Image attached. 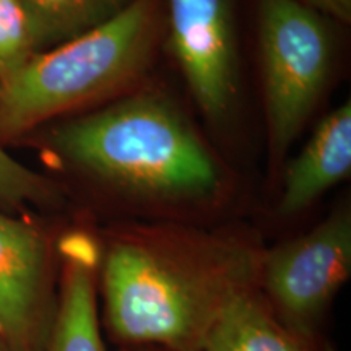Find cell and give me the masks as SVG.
I'll use <instances>...</instances> for the list:
<instances>
[{
  "instance_id": "1",
  "label": "cell",
  "mask_w": 351,
  "mask_h": 351,
  "mask_svg": "<svg viewBox=\"0 0 351 351\" xmlns=\"http://www.w3.org/2000/svg\"><path fill=\"white\" fill-rule=\"evenodd\" d=\"M263 249L226 231L130 225L101 245L104 320L122 346L202 351L239 296L258 289Z\"/></svg>"
},
{
  "instance_id": "2",
  "label": "cell",
  "mask_w": 351,
  "mask_h": 351,
  "mask_svg": "<svg viewBox=\"0 0 351 351\" xmlns=\"http://www.w3.org/2000/svg\"><path fill=\"white\" fill-rule=\"evenodd\" d=\"M56 156L114 194L150 205L213 200L223 169L187 117L156 93L129 96L49 135Z\"/></svg>"
},
{
  "instance_id": "3",
  "label": "cell",
  "mask_w": 351,
  "mask_h": 351,
  "mask_svg": "<svg viewBox=\"0 0 351 351\" xmlns=\"http://www.w3.org/2000/svg\"><path fill=\"white\" fill-rule=\"evenodd\" d=\"M160 7L161 0H135L106 23L34 54L0 90V140L134 85L155 56Z\"/></svg>"
},
{
  "instance_id": "4",
  "label": "cell",
  "mask_w": 351,
  "mask_h": 351,
  "mask_svg": "<svg viewBox=\"0 0 351 351\" xmlns=\"http://www.w3.org/2000/svg\"><path fill=\"white\" fill-rule=\"evenodd\" d=\"M258 36L270 142L282 156L326 90L330 29L326 16L298 0H258Z\"/></svg>"
},
{
  "instance_id": "5",
  "label": "cell",
  "mask_w": 351,
  "mask_h": 351,
  "mask_svg": "<svg viewBox=\"0 0 351 351\" xmlns=\"http://www.w3.org/2000/svg\"><path fill=\"white\" fill-rule=\"evenodd\" d=\"M351 274V213L340 207L313 230L262 252L258 291L288 326L317 330Z\"/></svg>"
},
{
  "instance_id": "6",
  "label": "cell",
  "mask_w": 351,
  "mask_h": 351,
  "mask_svg": "<svg viewBox=\"0 0 351 351\" xmlns=\"http://www.w3.org/2000/svg\"><path fill=\"white\" fill-rule=\"evenodd\" d=\"M176 57L208 119L230 114L238 90L234 12L231 0H166Z\"/></svg>"
},
{
  "instance_id": "7",
  "label": "cell",
  "mask_w": 351,
  "mask_h": 351,
  "mask_svg": "<svg viewBox=\"0 0 351 351\" xmlns=\"http://www.w3.org/2000/svg\"><path fill=\"white\" fill-rule=\"evenodd\" d=\"M49 271L43 232L0 213V337L10 351H39L49 337Z\"/></svg>"
},
{
  "instance_id": "8",
  "label": "cell",
  "mask_w": 351,
  "mask_h": 351,
  "mask_svg": "<svg viewBox=\"0 0 351 351\" xmlns=\"http://www.w3.org/2000/svg\"><path fill=\"white\" fill-rule=\"evenodd\" d=\"M60 289L47 351H106L99 330L96 293L101 243L86 231L65 234L59 243Z\"/></svg>"
},
{
  "instance_id": "9",
  "label": "cell",
  "mask_w": 351,
  "mask_h": 351,
  "mask_svg": "<svg viewBox=\"0 0 351 351\" xmlns=\"http://www.w3.org/2000/svg\"><path fill=\"white\" fill-rule=\"evenodd\" d=\"M351 171V104H341L320 122L285 174L280 212L295 215L311 207Z\"/></svg>"
},
{
  "instance_id": "10",
  "label": "cell",
  "mask_w": 351,
  "mask_h": 351,
  "mask_svg": "<svg viewBox=\"0 0 351 351\" xmlns=\"http://www.w3.org/2000/svg\"><path fill=\"white\" fill-rule=\"evenodd\" d=\"M202 351H333L317 330H300L276 317L258 289L228 307Z\"/></svg>"
},
{
  "instance_id": "11",
  "label": "cell",
  "mask_w": 351,
  "mask_h": 351,
  "mask_svg": "<svg viewBox=\"0 0 351 351\" xmlns=\"http://www.w3.org/2000/svg\"><path fill=\"white\" fill-rule=\"evenodd\" d=\"M135 0H20L36 54L106 23Z\"/></svg>"
},
{
  "instance_id": "12",
  "label": "cell",
  "mask_w": 351,
  "mask_h": 351,
  "mask_svg": "<svg viewBox=\"0 0 351 351\" xmlns=\"http://www.w3.org/2000/svg\"><path fill=\"white\" fill-rule=\"evenodd\" d=\"M34 54L20 0H0V90Z\"/></svg>"
},
{
  "instance_id": "13",
  "label": "cell",
  "mask_w": 351,
  "mask_h": 351,
  "mask_svg": "<svg viewBox=\"0 0 351 351\" xmlns=\"http://www.w3.org/2000/svg\"><path fill=\"white\" fill-rule=\"evenodd\" d=\"M57 199V187L8 155L0 145V205L21 207Z\"/></svg>"
},
{
  "instance_id": "14",
  "label": "cell",
  "mask_w": 351,
  "mask_h": 351,
  "mask_svg": "<svg viewBox=\"0 0 351 351\" xmlns=\"http://www.w3.org/2000/svg\"><path fill=\"white\" fill-rule=\"evenodd\" d=\"M302 5L313 8L322 16H332L340 21H350L351 0H298Z\"/></svg>"
},
{
  "instance_id": "15",
  "label": "cell",
  "mask_w": 351,
  "mask_h": 351,
  "mask_svg": "<svg viewBox=\"0 0 351 351\" xmlns=\"http://www.w3.org/2000/svg\"><path fill=\"white\" fill-rule=\"evenodd\" d=\"M119 351H173L160 346H121Z\"/></svg>"
},
{
  "instance_id": "16",
  "label": "cell",
  "mask_w": 351,
  "mask_h": 351,
  "mask_svg": "<svg viewBox=\"0 0 351 351\" xmlns=\"http://www.w3.org/2000/svg\"><path fill=\"white\" fill-rule=\"evenodd\" d=\"M0 351H10V348H8L5 341H3L2 337H0Z\"/></svg>"
}]
</instances>
